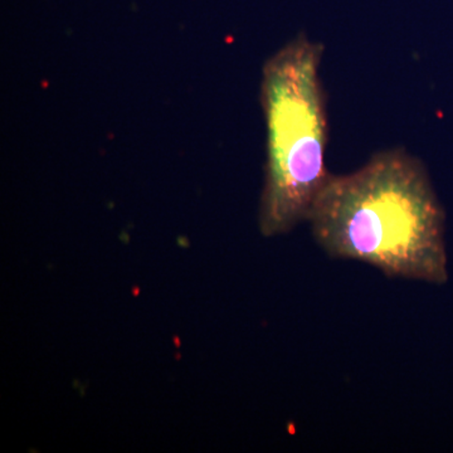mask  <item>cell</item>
<instances>
[{"mask_svg": "<svg viewBox=\"0 0 453 453\" xmlns=\"http://www.w3.org/2000/svg\"><path fill=\"white\" fill-rule=\"evenodd\" d=\"M445 220L425 164L395 148L350 174H330L306 222L329 257L365 262L390 279L443 285Z\"/></svg>", "mask_w": 453, "mask_h": 453, "instance_id": "1", "label": "cell"}, {"mask_svg": "<svg viewBox=\"0 0 453 453\" xmlns=\"http://www.w3.org/2000/svg\"><path fill=\"white\" fill-rule=\"evenodd\" d=\"M323 55V44L300 35L265 65L261 101L267 127V169L259 211L265 235L288 234L306 222L330 177L325 166Z\"/></svg>", "mask_w": 453, "mask_h": 453, "instance_id": "2", "label": "cell"}]
</instances>
